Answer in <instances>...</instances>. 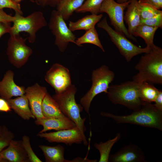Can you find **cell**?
<instances>
[{
    "mask_svg": "<svg viewBox=\"0 0 162 162\" xmlns=\"http://www.w3.org/2000/svg\"><path fill=\"white\" fill-rule=\"evenodd\" d=\"M0 153L2 158L8 162H30L22 146L21 140H13L8 147Z\"/></svg>",
    "mask_w": 162,
    "mask_h": 162,
    "instance_id": "cell-16",
    "label": "cell"
},
{
    "mask_svg": "<svg viewBox=\"0 0 162 162\" xmlns=\"http://www.w3.org/2000/svg\"><path fill=\"white\" fill-rule=\"evenodd\" d=\"M129 0H117L116 2L118 3H122L126 2Z\"/></svg>",
    "mask_w": 162,
    "mask_h": 162,
    "instance_id": "cell-41",
    "label": "cell"
},
{
    "mask_svg": "<svg viewBox=\"0 0 162 162\" xmlns=\"http://www.w3.org/2000/svg\"><path fill=\"white\" fill-rule=\"evenodd\" d=\"M126 8L124 20L128 25L129 34L134 36V32L140 25L141 20L138 0H130Z\"/></svg>",
    "mask_w": 162,
    "mask_h": 162,
    "instance_id": "cell-18",
    "label": "cell"
},
{
    "mask_svg": "<svg viewBox=\"0 0 162 162\" xmlns=\"http://www.w3.org/2000/svg\"><path fill=\"white\" fill-rule=\"evenodd\" d=\"M11 27L10 23L0 22V38L4 34L9 33Z\"/></svg>",
    "mask_w": 162,
    "mask_h": 162,
    "instance_id": "cell-37",
    "label": "cell"
},
{
    "mask_svg": "<svg viewBox=\"0 0 162 162\" xmlns=\"http://www.w3.org/2000/svg\"><path fill=\"white\" fill-rule=\"evenodd\" d=\"M39 147L42 151L46 162H68L64 157V148L60 145L52 146L40 145Z\"/></svg>",
    "mask_w": 162,
    "mask_h": 162,
    "instance_id": "cell-22",
    "label": "cell"
},
{
    "mask_svg": "<svg viewBox=\"0 0 162 162\" xmlns=\"http://www.w3.org/2000/svg\"><path fill=\"white\" fill-rule=\"evenodd\" d=\"M48 25L55 36V44L60 52H64L70 43L75 44L76 37L75 35L56 10L52 11Z\"/></svg>",
    "mask_w": 162,
    "mask_h": 162,
    "instance_id": "cell-8",
    "label": "cell"
},
{
    "mask_svg": "<svg viewBox=\"0 0 162 162\" xmlns=\"http://www.w3.org/2000/svg\"><path fill=\"white\" fill-rule=\"evenodd\" d=\"M44 79L56 94L64 92L72 84L68 69L57 63L53 64L46 72Z\"/></svg>",
    "mask_w": 162,
    "mask_h": 162,
    "instance_id": "cell-11",
    "label": "cell"
},
{
    "mask_svg": "<svg viewBox=\"0 0 162 162\" xmlns=\"http://www.w3.org/2000/svg\"><path fill=\"white\" fill-rule=\"evenodd\" d=\"M100 115L112 119L117 124H130L162 130V111L151 103L144 102L140 109L129 115L119 116L103 112Z\"/></svg>",
    "mask_w": 162,
    "mask_h": 162,
    "instance_id": "cell-2",
    "label": "cell"
},
{
    "mask_svg": "<svg viewBox=\"0 0 162 162\" xmlns=\"http://www.w3.org/2000/svg\"><path fill=\"white\" fill-rule=\"evenodd\" d=\"M144 153L137 145L129 144L110 155L109 162H146Z\"/></svg>",
    "mask_w": 162,
    "mask_h": 162,
    "instance_id": "cell-14",
    "label": "cell"
},
{
    "mask_svg": "<svg viewBox=\"0 0 162 162\" xmlns=\"http://www.w3.org/2000/svg\"><path fill=\"white\" fill-rule=\"evenodd\" d=\"M158 28L145 25L140 24L135 30L133 36L142 38L146 44V46L150 47L154 44V38L156 31Z\"/></svg>",
    "mask_w": 162,
    "mask_h": 162,
    "instance_id": "cell-25",
    "label": "cell"
},
{
    "mask_svg": "<svg viewBox=\"0 0 162 162\" xmlns=\"http://www.w3.org/2000/svg\"><path fill=\"white\" fill-rule=\"evenodd\" d=\"M140 24L145 25L161 28H162V13L149 19H141Z\"/></svg>",
    "mask_w": 162,
    "mask_h": 162,
    "instance_id": "cell-32",
    "label": "cell"
},
{
    "mask_svg": "<svg viewBox=\"0 0 162 162\" xmlns=\"http://www.w3.org/2000/svg\"><path fill=\"white\" fill-rule=\"evenodd\" d=\"M115 77L114 72L105 65H102L93 71L91 87L80 100L81 106L86 113L89 114L91 103L95 96L102 92L107 93L109 85L113 81Z\"/></svg>",
    "mask_w": 162,
    "mask_h": 162,
    "instance_id": "cell-5",
    "label": "cell"
},
{
    "mask_svg": "<svg viewBox=\"0 0 162 162\" xmlns=\"http://www.w3.org/2000/svg\"><path fill=\"white\" fill-rule=\"evenodd\" d=\"M130 2V0H129L118 3L114 0H104L100 8L99 13H105L108 15L111 24L115 30L137 42L134 37L129 34L124 24V10Z\"/></svg>",
    "mask_w": 162,
    "mask_h": 162,
    "instance_id": "cell-9",
    "label": "cell"
},
{
    "mask_svg": "<svg viewBox=\"0 0 162 162\" xmlns=\"http://www.w3.org/2000/svg\"><path fill=\"white\" fill-rule=\"evenodd\" d=\"M121 134L118 133L113 139H110L107 141L103 142L101 141L99 143L94 144V147L100 152V158L99 162H108L110 152L114 145L120 139Z\"/></svg>",
    "mask_w": 162,
    "mask_h": 162,
    "instance_id": "cell-24",
    "label": "cell"
},
{
    "mask_svg": "<svg viewBox=\"0 0 162 162\" xmlns=\"http://www.w3.org/2000/svg\"><path fill=\"white\" fill-rule=\"evenodd\" d=\"M77 92L75 86L72 84L64 92L54 94L52 96L58 104L61 111L67 117L72 120L80 129L84 138L86 140L84 133L86 128L84 123L86 118H82L80 113L83 109L77 104L75 99Z\"/></svg>",
    "mask_w": 162,
    "mask_h": 162,
    "instance_id": "cell-4",
    "label": "cell"
},
{
    "mask_svg": "<svg viewBox=\"0 0 162 162\" xmlns=\"http://www.w3.org/2000/svg\"><path fill=\"white\" fill-rule=\"evenodd\" d=\"M85 0H62L56 6V10L65 21L67 20Z\"/></svg>",
    "mask_w": 162,
    "mask_h": 162,
    "instance_id": "cell-23",
    "label": "cell"
},
{
    "mask_svg": "<svg viewBox=\"0 0 162 162\" xmlns=\"http://www.w3.org/2000/svg\"><path fill=\"white\" fill-rule=\"evenodd\" d=\"M14 2L20 4V3L22 0H12ZM30 2H35V1L34 0H29Z\"/></svg>",
    "mask_w": 162,
    "mask_h": 162,
    "instance_id": "cell-40",
    "label": "cell"
},
{
    "mask_svg": "<svg viewBox=\"0 0 162 162\" xmlns=\"http://www.w3.org/2000/svg\"><path fill=\"white\" fill-rule=\"evenodd\" d=\"M159 91L152 84L146 82L140 83V96L144 102L151 103L154 102Z\"/></svg>",
    "mask_w": 162,
    "mask_h": 162,
    "instance_id": "cell-26",
    "label": "cell"
},
{
    "mask_svg": "<svg viewBox=\"0 0 162 162\" xmlns=\"http://www.w3.org/2000/svg\"><path fill=\"white\" fill-rule=\"evenodd\" d=\"M47 93L46 87L38 83L26 88L25 95L29 102L31 110L37 119L44 117L41 110L43 100Z\"/></svg>",
    "mask_w": 162,
    "mask_h": 162,
    "instance_id": "cell-13",
    "label": "cell"
},
{
    "mask_svg": "<svg viewBox=\"0 0 162 162\" xmlns=\"http://www.w3.org/2000/svg\"><path fill=\"white\" fill-rule=\"evenodd\" d=\"M27 38L20 34H10L7 44L6 53L10 62L17 68H20L27 62L33 50L26 44Z\"/></svg>",
    "mask_w": 162,
    "mask_h": 162,
    "instance_id": "cell-10",
    "label": "cell"
},
{
    "mask_svg": "<svg viewBox=\"0 0 162 162\" xmlns=\"http://www.w3.org/2000/svg\"><path fill=\"white\" fill-rule=\"evenodd\" d=\"M14 76V72L9 70L5 72L2 79L0 81V96L6 100L13 97L25 94L26 88L15 83Z\"/></svg>",
    "mask_w": 162,
    "mask_h": 162,
    "instance_id": "cell-15",
    "label": "cell"
},
{
    "mask_svg": "<svg viewBox=\"0 0 162 162\" xmlns=\"http://www.w3.org/2000/svg\"><path fill=\"white\" fill-rule=\"evenodd\" d=\"M37 136L44 138L50 142L63 143L67 145H71L74 143L79 144L83 142L85 146L88 144L87 140L84 138L81 131L76 126L56 132L39 133Z\"/></svg>",
    "mask_w": 162,
    "mask_h": 162,
    "instance_id": "cell-12",
    "label": "cell"
},
{
    "mask_svg": "<svg viewBox=\"0 0 162 162\" xmlns=\"http://www.w3.org/2000/svg\"><path fill=\"white\" fill-rule=\"evenodd\" d=\"M14 19L11 26L10 34H20L25 32L28 34L27 38L29 43H34L36 39L37 32L46 26L47 22L43 13L36 11L24 17L18 13H15Z\"/></svg>",
    "mask_w": 162,
    "mask_h": 162,
    "instance_id": "cell-6",
    "label": "cell"
},
{
    "mask_svg": "<svg viewBox=\"0 0 162 162\" xmlns=\"http://www.w3.org/2000/svg\"><path fill=\"white\" fill-rule=\"evenodd\" d=\"M41 110L44 117L68 118L62 112L57 102L48 92L43 100Z\"/></svg>",
    "mask_w": 162,
    "mask_h": 162,
    "instance_id": "cell-20",
    "label": "cell"
},
{
    "mask_svg": "<svg viewBox=\"0 0 162 162\" xmlns=\"http://www.w3.org/2000/svg\"><path fill=\"white\" fill-rule=\"evenodd\" d=\"M62 0H35V2L42 7L49 6L55 7Z\"/></svg>",
    "mask_w": 162,
    "mask_h": 162,
    "instance_id": "cell-34",
    "label": "cell"
},
{
    "mask_svg": "<svg viewBox=\"0 0 162 162\" xmlns=\"http://www.w3.org/2000/svg\"><path fill=\"white\" fill-rule=\"evenodd\" d=\"M5 8L12 9L15 13L23 15L20 4L15 3L12 0H0V9Z\"/></svg>",
    "mask_w": 162,
    "mask_h": 162,
    "instance_id": "cell-33",
    "label": "cell"
},
{
    "mask_svg": "<svg viewBox=\"0 0 162 162\" xmlns=\"http://www.w3.org/2000/svg\"><path fill=\"white\" fill-rule=\"evenodd\" d=\"M138 6L141 19H149L162 13V11L148 4L138 2Z\"/></svg>",
    "mask_w": 162,
    "mask_h": 162,
    "instance_id": "cell-29",
    "label": "cell"
},
{
    "mask_svg": "<svg viewBox=\"0 0 162 162\" xmlns=\"http://www.w3.org/2000/svg\"><path fill=\"white\" fill-rule=\"evenodd\" d=\"M153 104L157 109L162 111V91L160 90L158 94L156 97Z\"/></svg>",
    "mask_w": 162,
    "mask_h": 162,
    "instance_id": "cell-39",
    "label": "cell"
},
{
    "mask_svg": "<svg viewBox=\"0 0 162 162\" xmlns=\"http://www.w3.org/2000/svg\"><path fill=\"white\" fill-rule=\"evenodd\" d=\"M35 123L37 125L43 127V129L39 133L53 130L58 131L70 129L76 127L74 122L68 118L44 117L36 119Z\"/></svg>",
    "mask_w": 162,
    "mask_h": 162,
    "instance_id": "cell-17",
    "label": "cell"
},
{
    "mask_svg": "<svg viewBox=\"0 0 162 162\" xmlns=\"http://www.w3.org/2000/svg\"><path fill=\"white\" fill-rule=\"evenodd\" d=\"M4 161L5 160L2 158L0 153V162H4Z\"/></svg>",
    "mask_w": 162,
    "mask_h": 162,
    "instance_id": "cell-42",
    "label": "cell"
},
{
    "mask_svg": "<svg viewBox=\"0 0 162 162\" xmlns=\"http://www.w3.org/2000/svg\"><path fill=\"white\" fill-rule=\"evenodd\" d=\"M140 83L133 80L109 86L107 93L115 105H122L134 111L140 109L144 103L139 93Z\"/></svg>",
    "mask_w": 162,
    "mask_h": 162,
    "instance_id": "cell-3",
    "label": "cell"
},
{
    "mask_svg": "<svg viewBox=\"0 0 162 162\" xmlns=\"http://www.w3.org/2000/svg\"><path fill=\"white\" fill-rule=\"evenodd\" d=\"M104 0H86L82 5L75 12L77 13L89 12L98 14L101 4Z\"/></svg>",
    "mask_w": 162,
    "mask_h": 162,
    "instance_id": "cell-28",
    "label": "cell"
},
{
    "mask_svg": "<svg viewBox=\"0 0 162 162\" xmlns=\"http://www.w3.org/2000/svg\"><path fill=\"white\" fill-rule=\"evenodd\" d=\"M22 143L30 162H42V161L34 152L31 146L29 137L26 135L22 138Z\"/></svg>",
    "mask_w": 162,
    "mask_h": 162,
    "instance_id": "cell-30",
    "label": "cell"
},
{
    "mask_svg": "<svg viewBox=\"0 0 162 162\" xmlns=\"http://www.w3.org/2000/svg\"><path fill=\"white\" fill-rule=\"evenodd\" d=\"M138 1L139 3L151 5L158 10L162 8V0H139Z\"/></svg>",
    "mask_w": 162,
    "mask_h": 162,
    "instance_id": "cell-35",
    "label": "cell"
},
{
    "mask_svg": "<svg viewBox=\"0 0 162 162\" xmlns=\"http://www.w3.org/2000/svg\"><path fill=\"white\" fill-rule=\"evenodd\" d=\"M97 26L106 32L111 41L127 62H130L135 56L147 52L150 50V47L147 46L143 48L136 46L127 39L124 35L112 29L108 25L106 17L98 23Z\"/></svg>",
    "mask_w": 162,
    "mask_h": 162,
    "instance_id": "cell-7",
    "label": "cell"
},
{
    "mask_svg": "<svg viewBox=\"0 0 162 162\" xmlns=\"http://www.w3.org/2000/svg\"><path fill=\"white\" fill-rule=\"evenodd\" d=\"M14 19V16L7 14L4 11L3 9H0V22L10 23L13 22Z\"/></svg>",
    "mask_w": 162,
    "mask_h": 162,
    "instance_id": "cell-36",
    "label": "cell"
},
{
    "mask_svg": "<svg viewBox=\"0 0 162 162\" xmlns=\"http://www.w3.org/2000/svg\"><path fill=\"white\" fill-rule=\"evenodd\" d=\"M7 100L11 109L24 120L36 118L31 110L28 101L25 94Z\"/></svg>",
    "mask_w": 162,
    "mask_h": 162,
    "instance_id": "cell-19",
    "label": "cell"
},
{
    "mask_svg": "<svg viewBox=\"0 0 162 162\" xmlns=\"http://www.w3.org/2000/svg\"><path fill=\"white\" fill-rule=\"evenodd\" d=\"M11 111V108L7 100L0 98V111L8 112Z\"/></svg>",
    "mask_w": 162,
    "mask_h": 162,
    "instance_id": "cell-38",
    "label": "cell"
},
{
    "mask_svg": "<svg viewBox=\"0 0 162 162\" xmlns=\"http://www.w3.org/2000/svg\"><path fill=\"white\" fill-rule=\"evenodd\" d=\"M103 17L102 14L87 15L76 22L69 21L68 27L72 32L78 30L86 31L95 27Z\"/></svg>",
    "mask_w": 162,
    "mask_h": 162,
    "instance_id": "cell-21",
    "label": "cell"
},
{
    "mask_svg": "<svg viewBox=\"0 0 162 162\" xmlns=\"http://www.w3.org/2000/svg\"><path fill=\"white\" fill-rule=\"evenodd\" d=\"M85 44L94 45L99 47L103 52L105 51L95 27L86 31L84 34L76 40L75 44L78 46H81Z\"/></svg>",
    "mask_w": 162,
    "mask_h": 162,
    "instance_id": "cell-27",
    "label": "cell"
},
{
    "mask_svg": "<svg viewBox=\"0 0 162 162\" xmlns=\"http://www.w3.org/2000/svg\"><path fill=\"white\" fill-rule=\"evenodd\" d=\"M138 71L133 80L139 83L146 82L162 84V49L154 44L149 51L142 56L134 67Z\"/></svg>",
    "mask_w": 162,
    "mask_h": 162,
    "instance_id": "cell-1",
    "label": "cell"
},
{
    "mask_svg": "<svg viewBox=\"0 0 162 162\" xmlns=\"http://www.w3.org/2000/svg\"><path fill=\"white\" fill-rule=\"evenodd\" d=\"M1 128H0V134H1Z\"/></svg>",
    "mask_w": 162,
    "mask_h": 162,
    "instance_id": "cell-43",
    "label": "cell"
},
{
    "mask_svg": "<svg viewBox=\"0 0 162 162\" xmlns=\"http://www.w3.org/2000/svg\"><path fill=\"white\" fill-rule=\"evenodd\" d=\"M14 137V133L5 126L1 128L0 135V152L9 145Z\"/></svg>",
    "mask_w": 162,
    "mask_h": 162,
    "instance_id": "cell-31",
    "label": "cell"
}]
</instances>
